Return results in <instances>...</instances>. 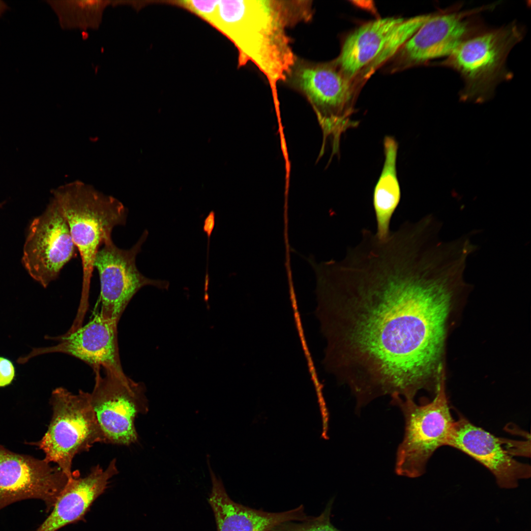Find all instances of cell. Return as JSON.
Returning a JSON list of instances; mask_svg holds the SVG:
<instances>
[{"mask_svg":"<svg viewBox=\"0 0 531 531\" xmlns=\"http://www.w3.org/2000/svg\"><path fill=\"white\" fill-rule=\"evenodd\" d=\"M464 291L450 264L409 237L351 248L328 268L321 295L328 369L364 403L435 391L447 320Z\"/></svg>","mask_w":531,"mask_h":531,"instance_id":"cell-1","label":"cell"},{"mask_svg":"<svg viewBox=\"0 0 531 531\" xmlns=\"http://www.w3.org/2000/svg\"><path fill=\"white\" fill-rule=\"evenodd\" d=\"M220 28L239 51V64L254 63L266 77L272 94L291 75L295 58L286 29L310 17L307 1H218Z\"/></svg>","mask_w":531,"mask_h":531,"instance_id":"cell-2","label":"cell"},{"mask_svg":"<svg viewBox=\"0 0 531 531\" xmlns=\"http://www.w3.org/2000/svg\"><path fill=\"white\" fill-rule=\"evenodd\" d=\"M52 194L66 220L81 258L83 286L80 309L85 311L95 255L105 242L112 239L113 229L125 225L127 210L117 199L80 181L60 186Z\"/></svg>","mask_w":531,"mask_h":531,"instance_id":"cell-3","label":"cell"},{"mask_svg":"<svg viewBox=\"0 0 531 531\" xmlns=\"http://www.w3.org/2000/svg\"><path fill=\"white\" fill-rule=\"evenodd\" d=\"M523 28L513 23L480 31L462 43L441 66L459 73L464 84L460 92L464 102H484L490 99L500 83L511 78L506 67L507 56L523 39Z\"/></svg>","mask_w":531,"mask_h":531,"instance_id":"cell-4","label":"cell"},{"mask_svg":"<svg viewBox=\"0 0 531 531\" xmlns=\"http://www.w3.org/2000/svg\"><path fill=\"white\" fill-rule=\"evenodd\" d=\"M53 414L47 431L35 443L45 454L44 460L58 466L68 476H72L75 456L88 451L105 439L90 404L88 392L73 394L59 387L51 394Z\"/></svg>","mask_w":531,"mask_h":531,"instance_id":"cell-5","label":"cell"},{"mask_svg":"<svg viewBox=\"0 0 531 531\" xmlns=\"http://www.w3.org/2000/svg\"><path fill=\"white\" fill-rule=\"evenodd\" d=\"M405 420L403 439L396 457L398 475L416 477L425 472L427 464L440 447L446 445L454 422L445 393L443 376L432 401L417 405L413 400L392 399Z\"/></svg>","mask_w":531,"mask_h":531,"instance_id":"cell-6","label":"cell"},{"mask_svg":"<svg viewBox=\"0 0 531 531\" xmlns=\"http://www.w3.org/2000/svg\"><path fill=\"white\" fill-rule=\"evenodd\" d=\"M93 368L95 383L89 393L90 404L103 433L105 443L129 445L138 440L135 425L136 417L147 413L146 386L124 373Z\"/></svg>","mask_w":531,"mask_h":531,"instance_id":"cell-7","label":"cell"},{"mask_svg":"<svg viewBox=\"0 0 531 531\" xmlns=\"http://www.w3.org/2000/svg\"><path fill=\"white\" fill-rule=\"evenodd\" d=\"M148 235V231L145 230L138 241L129 249L118 248L111 239L105 242L96 253L93 267L99 273L101 300L99 314L104 318L118 323L131 299L145 286L168 289L169 281L148 278L136 266L137 255L141 251Z\"/></svg>","mask_w":531,"mask_h":531,"instance_id":"cell-8","label":"cell"},{"mask_svg":"<svg viewBox=\"0 0 531 531\" xmlns=\"http://www.w3.org/2000/svg\"><path fill=\"white\" fill-rule=\"evenodd\" d=\"M294 79L316 112L324 139H332L333 153H337L342 134L358 125L351 119L353 94L347 78L332 67L314 65L298 68Z\"/></svg>","mask_w":531,"mask_h":531,"instance_id":"cell-9","label":"cell"},{"mask_svg":"<svg viewBox=\"0 0 531 531\" xmlns=\"http://www.w3.org/2000/svg\"><path fill=\"white\" fill-rule=\"evenodd\" d=\"M77 251L66 220L52 198L45 211L29 226L22 263L29 274L46 288L76 257Z\"/></svg>","mask_w":531,"mask_h":531,"instance_id":"cell-10","label":"cell"},{"mask_svg":"<svg viewBox=\"0 0 531 531\" xmlns=\"http://www.w3.org/2000/svg\"><path fill=\"white\" fill-rule=\"evenodd\" d=\"M50 464L0 445V510L27 499L40 500L51 510L68 477Z\"/></svg>","mask_w":531,"mask_h":531,"instance_id":"cell-11","label":"cell"},{"mask_svg":"<svg viewBox=\"0 0 531 531\" xmlns=\"http://www.w3.org/2000/svg\"><path fill=\"white\" fill-rule=\"evenodd\" d=\"M118 324L98 314L84 326L52 338L59 342L57 345L33 348L28 355L19 358L18 363H25L38 355L59 353L78 358L92 368L102 367L104 369L123 373L119 354Z\"/></svg>","mask_w":531,"mask_h":531,"instance_id":"cell-12","label":"cell"},{"mask_svg":"<svg viewBox=\"0 0 531 531\" xmlns=\"http://www.w3.org/2000/svg\"><path fill=\"white\" fill-rule=\"evenodd\" d=\"M485 8L433 14L402 46L405 59L410 64H419L447 57L462 43L482 30L471 18Z\"/></svg>","mask_w":531,"mask_h":531,"instance_id":"cell-13","label":"cell"},{"mask_svg":"<svg viewBox=\"0 0 531 531\" xmlns=\"http://www.w3.org/2000/svg\"><path fill=\"white\" fill-rule=\"evenodd\" d=\"M503 439L475 426L460 415L455 420L448 446L456 448L483 465L504 488L515 487L518 480L531 475L530 465L515 459L503 447Z\"/></svg>","mask_w":531,"mask_h":531,"instance_id":"cell-14","label":"cell"},{"mask_svg":"<svg viewBox=\"0 0 531 531\" xmlns=\"http://www.w3.org/2000/svg\"><path fill=\"white\" fill-rule=\"evenodd\" d=\"M118 473L115 459L105 469L99 465L93 467L86 476L80 477L78 472L74 473L68 478L51 513L36 531H57L82 519Z\"/></svg>","mask_w":531,"mask_h":531,"instance_id":"cell-15","label":"cell"},{"mask_svg":"<svg viewBox=\"0 0 531 531\" xmlns=\"http://www.w3.org/2000/svg\"><path fill=\"white\" fill-rule=\"evenodd\" d=\"M209 471L212 489L208 502L214 514L217 531H271L281 524L303 521L310 518L302 505L287 511L271 513L235 502L210 467Z\"/></svg>","mask_w":531,"mask_h":531,"instance_id":"cell-16","label":"cell"},{"mask_svg":"<svg viewBox=\"0 0 531 531\" xmlns=\"http://www.w3.org/2000/svg\"><path fill=\"white\" fill-rule=\"evenodd\" d=\"M404 20L386 17L361 25L345 39L337 59L341 72L349 78L354 76L369 64L382 50L394 27Z\"/></svg>","mask_w":531,"mask_h":531,"instance_id":"cell-17","label":"cell"},{"mask_svg":"<svg viewBox=\"0 0 531 531\" xmlns=\"http://www.w3.org/2000/svg\"><path fill=\"white\" fill-rule=\"evenodd\" d=\"M384 160L373 193V206L377 223L376 236L387 239L391 231L390 221L401 199L397 171L398 144L395 139L386 136L383 141Z\"/></svg>","mask_w":531,"mask_h":531,"instance_id":"cell-18","label":"cell"},{"mask_svg":"<svg viewBox=\"0 0 531 531\" xmlns=\"http://www.w3.org/2000/svg\"><path fill=\"white\" fill-rule=\"evenodd\" d=\"M63 30L82 31L99 29L104 12L112 0H48Z\"/></svg>","mask_w":531,"mask_h":531,"instance_id":"cell-19","label":"cell"},{"mask_svg":"<svg viewBox=\"0 0 531 531\" xmlns=\"http://www.w3.org/2000/svg\"><path fill=\"white\" fill-rule=\"evenodd\" d=\"M432 15H422L408 19H404L396 25L390 32L380 53L369 64L370 71H372L393 55Z\"/></svg>","mask_w":531,"mask_h":531,"instance_id":"cell-20","label":"cell"},{"mask_svg":"<svg viewBox=\"0 0 531 531\" xmlns=\"http://www.w3.org/2000/svg\"><path fill=\"white\" fill-rule=\"evenodd\" d=\"M331 508V504L329 503L318 517H311L299 523L294 521L285 522L275 527L271 531H340L330 522Z\"/></svg>","mask_w":531,"mask_h":531,"instance_id":"cell-21","label":"cell"},{"mask_svg":"<svg viewBox=\"0 0 531 531\" xmlns=\"http://www.w3.org/2000/svg\"><path fill=\"white\" fill-rule=\"evenodd\" d=\"M15 376V368L10 360L0 357V387L9 384Z\"/></svg>","mask_w":531,"mask_h":531,"instance_id":"cell-22","label":"cell"},{"mask_svg":"<svg viewBox=\"0 0 531 531\" xmlns=\"http://www.w3.org/2000/svg\"><path fill=\"white\" fill-rule=\"evenodd\" d=\"M8 8L7 4L3 1L0 0V16Z\"/></svg>","mask_w":531,"mask_h":531,"instance_id":"cell-23","label":"cell"},{"mask_svg":"<svg viewBox=\"0 0 531 531\" xmlns=\"http://www.w3.org/2000/svg\"><path fill=\"white\" fill-rule=\"evenodd\" d=\"M5 202H3L0 203V208H1L3 206V205L5 204Z\"/></svg>","mask_w":531,"mask_h":531,"instance_id":"cell-24","label":"cell"}]
</instances>
